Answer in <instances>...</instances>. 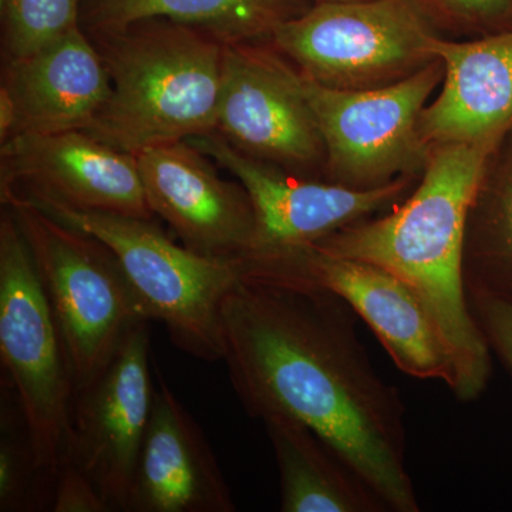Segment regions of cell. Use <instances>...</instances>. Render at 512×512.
<instances>
[{"label": "cell", "mask_w": 512, "mask_h": 512, "mask_svg": "<svg viewBox=\"0 0 512 512\" xmlns=\"http://www.w3.org/2000/svg\"><path fill=\"white\" fill-rule=\"evenodd\" d=\"M356 316L325 289L239 279L221 305V360L249 416L305 424L387 511L419 512L406 407L376 372Z\"/></svg>", "instance_id": "obj_1"}, {"label": "cell", "mask_w": 512, "mask_h": 512, "mask_svg": "<svg viewBox=\"0 0 512 512\" xmlns=\"http://www.w3.org/2000/svg\"><path fill=\"white\" fill-rule=\"evenodd\" d=\"M498 143L429 147L417 190L379 220L359 221L313 242L326 254L359 259L406 282L439 330L453 360L460 402L478 399L491 376V350L471 313L464 244L471 207Z\"/></svg>", "instance_id": "obj_2"}, {"label": "cell", "mask_w": 512, "mask_h": 512, "mask_svg": "<svg viewBox=\"0 0 512 512\" xmlns=\"http://www.w3.org/2000/svg\"><path fill=\"white\" fill-rule=\"evenodd\" d=\"M96 37L111 94L84 131L137 156L217 130L222 40L168 19L141 20Z\"/></svg>", "instance_id": "obj_3"}, {"label": "cell", "mask_w": 512, "mask_h": 512, "mask_svg": "<svg viewBox=\"0 0 512 512\" xmlns=\"http://www.w3.org/2000/svg\"><path fill=\"white\" fill-rule=\"evenodd\" d=\"M15 215L72 363L74 387L92 383L131 329L148 318L119 259L104 242L18 194Z\"/></svg>", "instance_id": "obj_4"}, {"label": "cell", "mask_w": 512, "mask_h": 512, "mask_svg": "<svg viewBox=\"0 0 512 512\" xmlns=\"http://www.w3.org/2000/svg\"><path fill=\"white\" fill-rule=\"evenodd\" d=\"M0 357L37 467L56 480L72 440V363L28 242L6 205L0 217Z\"/></svg>", "instance_id": "obj_5"}, {"label": "cell", "mask_w": 512, "mask_h": 512, "mask_svg": "<svg viewBox=\"0 0 512 512\" xmlns=\"http://www.w3.org/2000/svg\"><path fill=\"white\" fill-rule=\"evenodd\" d=\"M28 200L104 242L119 259L148 318L164 323L178 349L207 362L221 360V305L241 279L238 261L177 245L154 220Z\"/></svg>", "instance_id": "obj_6"}, {"label": "cell", "mask_w": 512, "mask_h": 512, "mask_svg": "<svg viewBox=\"0 0 512 512\" xmlns=\"http://www.w3.org/2000/svg\"><path fill=\"white\" fill-rule=\"evenodd\" d=\"M434 36L419 0L319 2L271 35L306 79L353 90L399 82L434 62Z\"/></svg>", "instance_id": "obj_7"}, {"label": "cell", "mask_w": 512, "mask_h": 512, "mask_svg": "<svg viewBox=\"0 0 512 512\" xmlns=\"http://www.w3.org/2000/svg\"><path fill=\"white\" fill-rule=\"evenodd\" d=\"M238 266L242 279L335 293L372 329L400 372L414 379L440 380L453 390V360L426 306L387 269L326 254L312 244L252 252L238 259Z\"/></svg>", "instance_id": "obj_8"}, {"label": "cell", "mask_w": 512, "mask_h": 512, "mask_svg": "<svg viewBox=\"0 0 512 512\" xmlns=\"http://www.w3.org/2000/svg\"><path fill=\"white\" fill-rule=\"evenodd\" d=\"M298 74L333 183L376 187L396 180L394 175L412 170L427 157L419 120L443 80L439 59L399 82L370 89H333Z\"/></svg>", "instance_id": "obj_9"}, {"label": "cell", "mask_w": 512, "mask_h": 512, "mask_svg": "<svg viewBox=\"0 0 512 512\" xmlns=\"http://www.w3.org/2000/svg\"><path fill=\"white\" fill-rule=\"evenodd\" d=\"M148 323L131 329L103 372L74 392L69 461L96 484L111 511H127L153 407Z\"/></svg>", "instance_id": "obj_10"}, {"label": "cell", "mask_w": 512, "mask_h": 512, "mask_svg": "<svg viewBox=\"0 0 512 512\" xmlns=\"http://www.w3.org/2000/svg\"><path fill=\"white\" fill-rule=\"evenodd\" d=\"M187 141L234 175L247 190L256 217L252 252L313 244L392 207L409 188L404 177L367 188L303 180L242 153L217 131Z\"/></svg>", "instance_id": "obj_11"}, {"label": "cell", "mask_w": 512, "mask_h": 512, "mask_svg": "<svg viewBox=\"0 0 512 512\" xmlns=\"http://www.w3.org/2000/svg\"><path fill=\"white\" fill-rule=\"evenodd\" d=\"M0 195L154 220L137 156L84 130L19 134L2 143Z\"/></svg>", "instance_id": "obj_12"}, {"label": "cell", "mask_w": 512, "mask_h": 512, "mask_svg": "<svg viewBox=\"0 0 512 512\" xmlns=\"http://www.w3.org/2000/svg\"><path fill=\"white\" fill-rule=\"evenodd\" d=\"M217 131L261 161L301 168L323 151L298 70L249 43H225Z\"/></svg>", "instance_id": "obj_13"}, {"label": "cell", "mask_w": 512, "mask_h": 512, "mask_svg": "<svg viewBox=\"0 0 512 512\" xmlns=\"http://www.w3.org/2000/svg\"><path fill=\"white\" fill-rule=\"evenodd\" d=\"M148 205L184 247L210 258L237 261L254 251V205L242 184L222 180L211 158L185 141L137 154Z\"/></svg>", "instance_id": "obj_14"}, {"label": "cell", "mask_w": 512, "mask_h": 512, "mask_svg": "<svg viewBox=\"0 0 512 512\" xmlns=\"http://www.w3.org/2000/svg\"><path fill=\"white\" fill-rule=\"evenodd\" d=\"M234 511L237 505L204 431L157 372L127 512Z\"/></svg>", "instance_id": "obj_15"}, {"label": "cell", "mask_w": 512, "mask_h": 512, "mask_svg": "<svg viewBox=\"0 0 512 512\" xmlns=\"http://www.w3.org/2000/svg\"><path fill=\"white\" fill-rule=\"evenodd\" d=\"M431 53L444 74L439 96L421 111L424 146L500 144L512 128V30L463 43L434 36Z\"/></svg>", "instance_id": "obj_16"}, {"label": "cell", "mask_w": 512, "mask_h": 512, "mask_svg": "<svg viewBox=\"0 0 512 512\" xmlns=\"http://www.w3.org/2000/svg\"><path fill=\"white\" fill-rule=\"evenodd\" d=\"M2 86L15 103L12 137L87 130L111 94L106 63L80 25L32 55L5 63Z\"/></svg>", "instance_id": "obj_17"}, {"label": "cell", "mask_w": 512, "mask_h": 512, "mask_svg": "<svg viewBox=\"0 0 512 512\" xmlns=\"http://www.w3.org/2000/svg\"><path fill=\"white\" fill-rule=\"evenodd\" d=\"M262 421L278 464L282 512H389L305 424L286 416Z\"/></svg>", "instance_id": "obj_18"}, {"label": "cell", "mask_w": 512, "mask_h": 512, "mask_svg": "<svg viewBox=\"0 0 512 512\" xmlns=\"http://www.w3.org/2000/svg\"><path fill=\"white\" fill-rule=\"evenodd\" d=\"M303 0H93L96 33L114 32L148 19H168L205 30L224 43L271 36L276 26L308 10Z\"/></svg>", "instance_id": "obj_19"}, {"label": "cell", "mask_w": 512, "mask_h": 512, "mask_svg": "<svg viewBox=\"0 0 512 512\" xmlns=\"http://www.w3.org/2000/svg\"><path fill=\"white\" fill-rule=\"evenodd\" d=\"M463 271L467 293L512 302V156L471 207Z\"/></svg>", "instance_id": "obj_20"}, {"label": "cell", "mask_w": 512, "mask_h": 512, "mask_svg": "<svg viewBox=\"0 0 512 512\" xmlns=\"http://www.w3.org/2000/svg\"><path fill=\"white\" fill-rule=\"evenodd\" d=\"M0 406V511H52L56 480L37 467L18 399L3 382Z\"/></svg>", "instance_id": "obj_21"}, {"label": "cell", "mask_w": 512, "mask_h": 512, "mask_svg": "<svg viewBox=\"0 0 512 512\" xmlns=\"http://www.w3.org/2000/svg\"><path fill=\"white\" fill-rule=\"evenodd\" d=\"M83 0H2L5 63L30 56L80 25Z\"/></svg>", "instance_id": "obj_22"}, {"label": "cell", "mask_w": 512, "mask_h": 512, "mask_svg": "<svg viewBox=\"0 0 512 512\" xmlns=\"http://www.w3.org/2000/svg\"><path fill=\"white\" fill-rule=\"evenodd\" d=\"M467 298L488 348L512 379V302L485 293H467Z\"/></svg>", "instance_id": "obj_23"}, {"label": "cell", "mask_w": 512, "mask_h": 512, "mask_svg": "<svg viewBox=\"0 0 512 512\" xmlns=\"http://www.w3.org/2000/svg\"><path fill=\"white\" fill-rule=\"evenodd\" d=\"M52 511L109 512L111 508L82 468L67 461L57 474Z\"/></svg>", "instance_id": "obj_24"}, {"label": "cell", "mask_w": 512, "mask_h": 512, "mask_svg": "<svg viewBox=\"0 0 512 512\" xmlns=\"http://www.w3.org/2000/svg\"><path fill=\"white\" fill-rule=\"evenodd\" d=\"M448 18L470 23H493L512 16V0H419Z\"/></svg>", "instance_id": "obj_25"}, {"label": "cell", "mask_w": 512, "mask_h": 512, "mask_svg": "<svg viewBox=\"0 0 512 512\" xmlns=\"http://www.w3.org/2000/svg\"><path fill=\"white\" fill-rule=\"evenodd\" d=\"M319 2H349V0H316V3Z\"/></svg>", "instance_id": "obj_26"}]
</instances>
